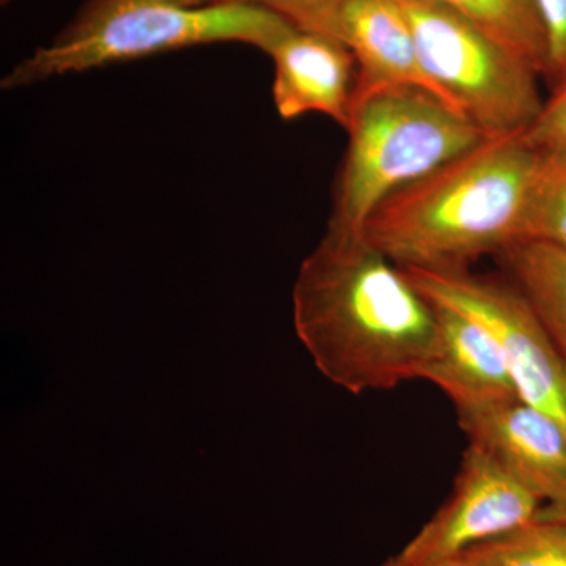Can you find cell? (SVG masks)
<instances>
[{"label": "cell", "mask_w": 566, "mask_h": 566, "mask_svg": "<svg viewBox=\"0 0 566 566\" xmlns=\"http://www.w3.org/2000/svg\"><path fill=\"white\" fill-rule=\"evenodd\" d=\"M520 241L566 251V147L538 151Z\"/></svg>", "instance_id": "5bb4252c"}, {"label": "cell", "mask_w": 566, "mask_h": 566, "mask_svg": "<svg viewBox=\"0 0 566 566\" xmlns=\"http://www.w3.org/2000/svg\"><path fill=\"white\" fill-rule=\"evenodd\" d=\"M539 515L566 524V502L562 505H543L542 510H539Z\"/></svg>", "instance_id": "ffe728a7"}, {"label": "cell", "mask_w": 566, "mask_h": 566, "mask_svg": "<svg viewBox=\"0 0 566 566\" xmlns=\"http://www.w3.org/2000/svg\"><path fill=\"white\" fill-rule=\"evenodd\" d=\"M420 293L480 324L504 354L521 400L566 433V363L524 294L510 281L468 270L401 268Z\"/></svg>", "instance_id": "8992f818"}, {"label": "cell", "mask_w": 566, "mask_h": 566, "mask_svg": "<svg viewBox=\"0 0 566 566\" xmlns=\"http://www.w3.org/2000/svg\"><path fill=\"white\" fill-rule=\"evenodd\" d=\"M547 40L546 80L556 85L566 76V0H535Z\"/></svg>", "instance_id": "ac0fdd59"}, {"label": "cell", "mask_w": 566, "mask_h": 566, "mask_svg": "<svg viewBox=\"0 0 566 566\" xmlns=\"http://www.w3.org/2000/svg\"><path fill=\"white\" fill-rule=\"evenodd\" d=\"M268 55L274 62V104L283 120L323 114L346 129L356 95L357 65L344 41L294 28Z\"/></svg>", "instance_id": "9c48e42d"}, {"label": "cell", "mask_w": 566, "mask_h": 566, "mask_svg": "<svg viewBox=\"0 0 566 566\" xmlns=\"http://www.w3.org/2000/svg\"><path fill=\"white\" fill-rule=\"evenodd\" d=\"M381 566H403L400 560H398V557L395 556L392 558H389V560L385 562Z\"/></svg>", "instance_id": "44dd1931"}, {"label": "cell", "mask_w": 566, "mask_h": 566, "mask_svg": "<svg viewBox=\"0 0 566 566\" xmlns=\"http://www.w3.org/2000/svg\"><path fill=\"white\" fill-rule=\"evenodd\" d=\"M433 304L439 346L422 379L438 386L455 409L520 398L504 354L491 335L460 312Z\"/></svg>", "instance_id": "8fae6325"}, {"label": "cell", "mask_w": 566, "mask_h": 566, "mask_svg": "<svg viewBox=\"0 0 566 566\" xmlns=\"http://www.w3.org/2000/svg\"><path fill=\"white\" fill-rule=\"evenodd\" d=\"M521 136L536 151L566 147V76L553 85L538 117Z\"/></svg>", "instance_id": "e0dca14e"}, {"label": "cell", "mask_w": 566, "mask_h": 566, "mask_svg": "<svg viewBox=\"0 0 566 566\" xmlns=\"http://www.w3.org/2000/svg\"><path fill=\"white\" fill-rule=\"evenodd\" d=\"M327 230L360 234L387 197L486 139L433 92L394 85L354 95Z\"/></svg>", "instance_id": "277c9868"}, {"label": "cell", "mask_w": 566, "mask_h": 566, "mask_svg": "<svg viewBox=\"0 0 566 566\" xmlns=\"http://www.w3.org/2000/svg\"><path fill=\"white\" fill-rule=\"evenodd\" d=\"M469 438L546 505L566 502V433L556 420L521 398L457 408Z\"/></svg>", "instance_id": "ba28073f"}, {"label": "cell", "mask_w": 566, "mask_h": 566, "mask_svg": "<svg viewBox=\"0 0 566 566\" xmlns=\"http://www.w3.org/2000/svg\"><path fill=\"white\" fill-rule=\"evenodd\" d=\"M251 2L186 9L170 0H87L46 46L18 62L3 91L212 43H245L263 52L293 31Z\"/></svg>", "instance_id": "3957f363"}, {"label": "cell", "mask_w": 566, "mask_h": 566, "mask_svg": "<svg viewBox=\"0 0 566 566\" xmlns=\"http://www.w3.org/2000/svg\"><path fill=\"white\" fill-rule=\"evenodd\" d=\"M441 98L486 137L523 134L542 112L538 73L482 28L431 0H401Z\"/></svg>", "instance_id": "5b68a950"}, {"label": "cell", "mask_w": 566, "mask_h": 566, "mask_svg": "<svg viewBox=\"0 0 566 566\" xmlns=\"http://www.w3.org/2000/svg\"><path fill=\"white\" fill-rule=\"evenodd\" d=\"M186 9H212V7L229 6V3L244 2V0H170Z\"/></svg>", "instance_id": "d6986e66"}, {"label": "cell", "mask_w": 566, "mask_h": 566, "mask_svg": "<svg viewBox=\"0 0 566 566\" xmlns=\"http://www.w3.org/2000/svg\"><path fill=\"white\" fill-rule=\"evenodd\" d=\"M9 2H11V0H2L3 6H6V3H9Z\"/></svg>", "instance_id": "603a6c76"}, {"label": "cell", "mask_w": 566, "mask_h": 566, "mask_svg": "<svg viewBox=\"0 0 566 566\" xmlns=\"http://www.w3.org/2000/svg\"><path fill=\"white\" fill-rule=\"evenodd\" d=\"M538 151L521 134L486 137L387 197L363 234L400 268L468 270L520 243Z\"/></svg>", "instance_id": "7a4b0ae2"}, {"label": "cell", "mask_w": 566, "mask_h": 566, "mask_svg": "<svg viewBox=\"0 0 566 566\" xmlns=\"http://www.w3.org/2000/svg\"><path fill=\"white\" fill-rule=\"evenodd\" d=\"M499 259L566 363V251L520 241L499 253Z\"/></svg>", "instance_id": "7c38bea8"}, {"label": "cell", "mask_w": 566, "mask_h": 566, "mask_svg": "<svg viewBox=\"0 0 566 566\" xmlns=\"http://www.w3.org/2000/svg\"><path fill=\"white\" fill-rule=\"evenodd\" d=\"M543 501L490 453L469 444L444 505L398 554L403 566H442L526 526Z\"/></svg>", "instance_id": "52a82bcc"}, {"label": "cell", "mask_w": 566, "mask_h": 566, "mask_svg": "<svg viewBox=\"0 0 566 566\" xmlns=\"http://www.w3.org/2000/svg\"><path fill=\"white\" fill-rule=\"evenodd\" d=\"M337 36L356 59V93L415 85L441 98L424 74L401 0H348L338 18Z\"/></svg>", "instance_id": "30bf717a"}, {"label": "cell", "mask_w": 566, "mask_h": 566, "mask_svg": "<svg viewBox=\"0 0 566 566\" xmlns=\"http://www.w3.org/2000/svg\"><path fill=\"white\" fill-rule=\"evenodd\" d=\"M293 322L319 374L353 395L422 379L439 346L436 305L363 233L327 230L294 282Z\"/></svg>", "instance_id": "6da1fadb"}, {"label": "cell", "mask_w": 566, "mask_h": 566, "mask_svg": "<svg viewBox=\"0 0 566 566\" xmlns=\"http://www.w3.org/2000/svg\"><path fill=\"white\" fill-rule=\"evenodd\" d=\"M482 28L531 63L542 77L547 71L545 25L535 0H431Z\"/></svg>", "instance_id": "4fadbf2b"}, {"label": "cell", "mask_w": 566, "mask_h": 566, "mask_svg": "<svg viewBox=\"0 0 566 566\" xmlns=\"http://www.w3.org/2000/svg\"><path fill=\"white\" fill-rule=\"evenodd\" d=\"M471 566H566V524L536 515L526 526L469 549Z\"/></svg>", "instance_id": "9a60e30c"}, {"label": "cell", "mask_w": 566, "mask_h": 566, "mask_svg": "<svg viewBox=\"0 0 566 566\" xmlns=\"http://www.w3.org/2000/svg\"><path fill=\"white\" fill-rule=\"evenodd\" d=\"M442 566H471V565L464 564V562H461V560H453V562H449V564L442 565Z\"/></svg>", "instance_id": "7402d4cb"}, {"label": "cell", "mask_w": 566, "mask_h": 566, "mask_svg": "<svg viewBox=\"0 0 566 566\" xmlns=\"http://www.w3.org/2000/svg\"><path fill=\"white\" fill-rule=\"evenodd\" d=\"M244 2L255 3L273 11L301 31L337 36L338 18L348 0H244Z\"/></svg>", "instance_id": "2e32d148"}]
</instances>
